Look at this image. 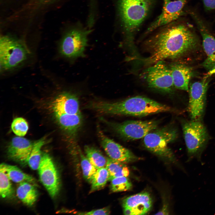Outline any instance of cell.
<instances>
[{
	"label": "cell",
	"mask_w": 215,
	"mask_h": 215,
	"mask_svg": "<svg viewBox=\"0 0 215 215\" xmlns=\"http://www.w3.org/2000/svg\"><path fill=\"white\" fill-rule=\"evenodd\" d=\"M160 28L145 43L148 56L133 59L143 66L179 58L193 50L198 45L197 36L186 24L175 21Z\"/></svg>",
	"instance_id": "1"
},
{
	"label": "cell",
	"mask_w": 215,
	"mask_h": 215,
	"mask_svg": "<svg viewBox=\"0 0 215 215\" xmlns=\"http://www.w3.org/2000/svg\"><path fill=\"white\" fill-rule=\"evenodd\" d=\"M90 105L94 110L102 113L138 117L174 111L168 106L141 96H133L115 102H96L92 103Z\"/></svg>",
	"instance_id": "2"
},
{
	"label": "cell",
	"mask_w": 215,
	"mask_h": 215,
	"mask_svg": "<svg viewBox=\"0 0 215 215\" xmlns=\"http://www.w3.org/2000/svg\"><path fill=\"white\" fill-rule=\"evenodd\" d=\"M156 0H118L119 14L125 36V42L132 51L136 33L148 16Z\"/></svg>",
	"instance_id": "3"
},
{
	"label": "cell",
	"mask_w": 215,
	"mask_h": 215,
	"mask_svg": "<svg viewBox=\"0 0 215 215\" xmlns=\"http://www.w3.org/2000/svg\"><path fill=\"white\" fill-rule=\"evenodd\" d=\"M177 129L172 125L156 129L143 138L144 147L153 153L171 162L176 161L174 155L168 145L175 141L178 137Z\"/></svg>",
	"instance_id": "4"
},
{
	"label": "cell",
	"mask_w": 215,
	"mask_h": 215,
	"mask_svg": "<svg viewBox=\"0 0 215 215\" xmlns=\"http://www.w3.org/2000/svg\"><path fill=\"white\" fill-rule=\"evenodd\" d=\"M181 124L189 162L196 158L201 162L202 154L209 139L207 130L201 121L181 120Z\"/></svg>",
	"instance_id": "5"
},
{
	"label": "cell",
	"mask_w": 215,
	"mask_h": 215,
	"mask_svg": "<svg viewBox=\"0 0 215 215\" xmlns=\"http://www.w3.org/2000/svg\"><path fill=\"white\" fill-rule=\"evenodd\" d=\"M29 50L22 42L8 36L0 39V63L4 70L12 68L25 60Z\"/></svg>",
	"instance_id": "6"
},
{
	"label": "cell",
	"mask_w": 215,
	"mask_h": 215,
	"mask_svg": "<svg viewBox=\"0 0 215 215\" xmlns=\"http://www.w3.org/2000/svg\"><path fill=\"white\" fill-rule=\"evenodd\" d=\"M142 76L149 87L167 93H172L174 87L169 67L163 61L150 66L143 72Z\"/></svg>",
	"instance_id": "7"
},
{
	"label": "cell",
	"mask_w": 215,
	"mask_h": 215,
	"mask_svg": "<svg viewBox=\"0 0 215 215\" xmlns=\"http://www.w3.org/2000/svg\"><path fill=\"white\" fill-rule=\"evenodd\" d=\"M121 138L128 140L143 138L147 134L157 128L160 123L158 120H129L121 123L107 122Z\"/></svg>",
	"instance_id": "8"
},
{
	"label": "cell",
	"mask_w": 215,
	"mask_h": 215,
	"mask_svg": "<svg viewBox=\"0 0 215 215\" xmlns=\"http://www.w3.org/2000/svg\"><path fill=\"white\" fill-rule=\"evenodd\" d=\"M208 75L200 81L190 84L188 110L191 120L201 121L205 109L209 79Z\"/></svg>",
	"instance_id": "9"
},
{
	"label": "cell",
	"mask_w": 215,
	"mask_h": 215,
	"mask_svg": "<svg viewBox=\"0 0 215 215\" xmlns=\"http://www.w3.org/2000/svg\"><path fill=\"white\" fill-rule=\"evenodd\" d=\"M91 30L74 29L68 32L60 45V53L64 57L75 59L83 56L87 45V36Z\"/></svg>",
	"instance_id": "10"
},
{
	"label": "cell",
	"mask_w": 215,
	"mask_h": 215,
	"mask_svg": "<svg viewBox=\"0 0 215 215\" xmlns=\"http://www.w3.org/2000/svg\"><path fill=\"white\" fill-rule=\"evenodd\" d=\"M38 170L41 182L51 197H55L60 189V177L54 163L47 153H45L42 155Z\"/></svg>",
	"instance_id": "11"
},
{
	"label": "cell",
	"mask_w": 215,
	"mask_h": 215,
	"mask_svg": "<svg viewBox=\"0 0 215 215\" xmlns=\"http://www.w3.org/2000/svg\"><path fill=\"white\" fill-rule=\"evenodd\" d=\"M187 0H163L162 12L149 26L144 34L176 21L182 14Z\"/></svg>",
	"instance_id": "12"
},
{
	"label": "cell",
	"mask_w": 215,
	"mask_h": 215,
	"mask_svg": "<svg viewBox=\"0 0 215 215\" xmlns=\"http://www.w3.org/2000/svg\"><path fill=\"white\" fill-rule=\"evenodd\" d=\"M191 15L201 35L202 46L207 57L202 65L211 75L215 74V38L208 31L202 21L196 14Z\"/></svg>",
	"instance_id": "13"
},
{
	"label": "cell",
	"mask_w": 215,
	"mask_h": 215,
	"mask_svg": "<svg viewBox=\"0 0 215 215\" xmlns=\"http://www.w3.org/2000/svg\"><path fill=\"white\" fill-rule=\"evenodd\" d=\"M98 129L101 145L110 158L124 163L138 159L130 150L109 138L99 128Z\"/></svg>",
	"instance_id": "14"
},
{
	"label": "cell",
	"mask_w": 215,
	"mask_h": 215,
	"mask_svg": "<svg viewBox=\"0 0 215 215\" xmlns=\"http://www.w3.org/2000/svg\"><path fill=\"white\" fill-rule=\"evenodd\" d=\"M122 204L125 215H143L150 210L152 201L150 194L145 192L127 197Z\"/></svg>",
	"instance_id": "15"
},
{
	"label": "cell",
	"mask_w": 215,
	"mask_h": 215,
	"mask_svg": "<svg viewBox=\"0 0 215 215\" xmlns=\"http://www.w3.org/2000/svg\"><path fill=\"white\" fill-rule=\"evenodd\" d=\"M34 143L21 136L14 137L7 148L9 158L22 165L27 164Z\"/></svg>",
	"instance_id": "16"
},
{
	"label": "cell",
	"mask_w": 215,
	"mask_h": 215,
	"mask_svg": "<svg viewBox=\"0 0 215 215\" xmlns=\"http://www.w3.org/2000/svg\"><path fill=\"white\" fill-rule=\"evenodd\" d=\"M53 112L68 114L81 113L78 99L75 94L64 92L59 94L51 102Z\"/></svg>",
	"instance_id": "17"
},
{
	"label": "cell",
	"mask_w": 215,
	"mask_h": 215,
	"mask_svg": "<svg viewBox=\"0 0 215 215\" xmlns=\"http://www.w3.org/2000/svg\"><path fill=\"white\" fill-rule=\"evenodd\" d=\"M169 68L175 88L188 91L189 82L193 74L192 68L179 63L172 64Z\"/></svg>",
	"instance_id": "18"
},
{
	"label": "cell",
	"mask_w": 215,
	"mask_h": 215,
	"mask_svg": "<svg viewBox=\"0 0 215 215\" xmlns=\"http://www.w3.org/2000/svg\"><path fill=\"white\" fill-rule=\"evenodd\" d=\"M53 113L62 128L72 137H75L82 123L81 113L68 114L58 112Z\"/></svg>",
	"instance_id": "19"
},
{
	"label": "cell",
	"mask_w": 215,
	"mask_h": 215,
	"mask_svg": "<svg viewBox=\"0 0 215 215\" xmlns=\"http://www.w3.org/2000/svg\"><path fill=\"white\" fill-rule=\"evenodd\" d=\"M36 186L27 182L19 183L16 191L18 197L25 205L31 206L36 201L38 192Z\"/></svg>",
	"instance_id": "20"
},
{
	"label": "cell",
	"mask_w": 215,
	"mask_h": 215,
	"mask_svg": "<svg viewBox=\"0 0 215 215\" xmlns=\"http://www.w3.org/2000/svg\"><path fill=\"white\" fill-rule=\"evenodd\" d=\"M0 166L2 168L6 175L10 179L16 183L27 182L35 186L37 185L35 179L33 176L23 172L16 166L2 163Z\"/></svg>",
	"instance_id": "21"
},
{
	"label": "cell",
	"mask_w": 215,
	"mask_h": 215,
	"mask_svg": "<svg viewBox=\"0 0 215 215\" xmlns=\"http://www.w3.org/2000/svg\"><path fill=\"white\" fill-rule=\"evenodd\" d=\"M106 168L109 173V180L118 177H127L129 174V170L124 163L107 158Z\"/></svg>",
	"instance_id": "22"
},
{
	"label": "cell",
	"mask_w": 215,
	"mask_h": 215,
	"mask_svg": "<svg viewBox=\"0 0 215 215\" xmlns=\"http://www.w3.org/2000/svg\"><path fill=\"white\" fill-rule=\"evenodd\" d=\"M84 150L86 157L97 169L106 167L107 158L99 150L93 146L87 145L85 146Z\"/></svg>",
	"instance_id": "23"
},
{
	"label": "cell",
	"mask_w": 215,
	"mask_h": 215,
	"mask_svg": "<svg viewBox=\"0 0 215 215\" xmlns=\"http://www.w3.org/2000/svg\"><path fill=\"white\" fill-rule=\"evenodd\" d=\"M45 143V139L42 138L34 143L27 162L29 166L33 170L38 169L42 156L41 149Z\"/></svg>",
	"instance_id": "24"
},
{
	"label": "cell",
	"mask_w": 215,
	"mask_h": 215,
	"mask_svg": "<svg viewBox=\"0 0 215 215\" xmlns=\"http://www.w3.org/2000/svg\"><path fill=\"white\" fill-rule=\"evenodd\" d=\"M109 173L106 167L97 169L91 182L90 192L103 188L109 180Z\"/></svg>",
	"instance_id": "25"
},
{
	"label": "cell",
	"mask_w": 215,
	"mask_h": 215,
	"mask_svg": "<svg viewBox=\"0 0 215 215\" xmlns=\"http://www.w3.org/2000/svg\"><path fill=\"white\" fill-rule=\"evenodd\" d=\"M0 170V196L3 198L10 197L13 194V191L10 179L1 166Z\"/></svg>",
	"instance_id": "26"
},
{
	"label": "cell",
	"mask_w": 215,
	"mask_h": 215,
	"mask_svg": "<svg viewBox=\"0 0 215 215\" xmlns=\"http://www.w3.org/2000/svg\"><path fill=\"white\" fill-rule=\"evenodd\" d=\"M110 181V189L113 192L125 191L130 189L132 186L131 182L127 176L115 177Z\"/></svg>",
	"instance_id": "27"
},
{
	"label": "cell",
	"mask_w": 215,
	"mask_h": 215,
	"mask_svg": "<svg viewBox=\"0 0 215 215\" xmlns=\"http://www.w3.org/2000/svg\"><path fill=\"white\" fill-rule=\"evenodd\" d=\"M79 153L84 177L87 181L91 182L97 169L80 151Z\"/></svg>",
	"instance_id": "28"
},
{
	"label": "cell",
	"mask_w": 215,
	"mask_h": 215,
	"mask_svg": "<svg viewBox=\"0 0 215 215\" xmlns=\"http://www.w3.org/2000/svg\"><path fill=\"white\" fill-rule=\"evenodd\" d=\"M13 132L19 136H24L28 130L27 122L22 117L16 118L13 120L11 125Z\"/></svg>",
	"instance_id": "29"
},
{
	"label": "cell",
	"mask_w": 215,
	"mask_h": 215,
	"mask_svg": "<svg viewBox=\"0 0 215 215\" xmlns=\"http://www.w3.org/2000/svg\"><path fill=\"white\" fill-rule=\"evenodd\" d=\"M110 213V210L108 207L104 208L94 210L88 212L79 213L77 214L82 215H108Z\"/></svg>",
	"instance_id": "30"
},
{
	"label": "cell",
	"mask_w": 215,
	"mask_h": 215,
	"mask_svg": "<svg viewBox=\"0 0 215 215\" xmlns=\"http://www.w3.org/2000/svg\"><path fill=\"white\" fill-rule=\"evenodd\" d=\"M205 10L210 11L215 9V0H202Z\"/></svg>",
	"instance_id": "31"
},
{
	"label": "cell",
	"mask_w": 215,
	"mask_h": 215,
	"mask_svg": "<svg viewBox=\"0 0 215 215\" xmlns=\"http://www.w3.org/2000/svg\"><path fill=\"white\" fill-rule=\"evenodd\" d=\"M168 212L167 207L166 205H165L163 207L162 209L156 214H168Z\"/></svg>",
	"instance_id": "32"
}]
</instances>
